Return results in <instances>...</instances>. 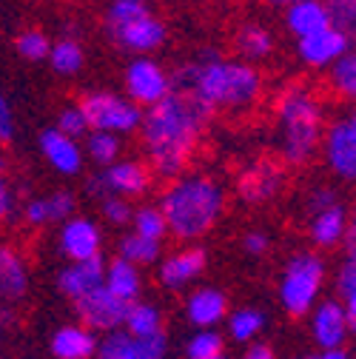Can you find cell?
Returning a JSON list of instances; mask_svg holds the SVG:
<instances>
[{"label": "cell", "instance_id": "6da1fadb", "mask_svg": "<svg viewBox=\"0 0 356 359\" xmlns=\"http://www.w3.org/2000/svg\"><path fill=\"white\" fill-rule=\"evenodd\" d=\"M211 114L214 111L208 106L180 88H171L157 106L146 109L140 137L149 157V171L163 180H177L186 174Z\"/></svg>", "mask_w": 356, "mask_h": 359}, {"label": "cell", "instance_id": "7a4b0ae2", "mask_svg": "<svg viewBox=\"0 0 356 359\" xmlns=\"http://www.w3.org/2000/svg\"><path fill=\"white\" fill-rule=\"evenodd\" d=\"M171 88L194 95L211 111H245L262 97V72L242 60H226L214 52L200 55L171 77Z\"/></svg>", "mask_w": 356, "mask_h": 359}, {"label": "cell", "instance_id": "3957f363", "mask_svg": "<svg viewBox=\"0 0 356 359\" xmlns=\"http://www.w3.org/2000/svg\"><path fill=\"white\" fill-rule=\"evenodd\" d=\"M157 208L174 240L194 243L219 222L226 211V189L211 174H180L163 191Z\"/></svg>", "mask_w": 356, "mask_h": 359}, {"label": "cell", "instance_id": "277c9868", "mask_svg": "<svg viewBox=\"0 0 356 359\" xmlns=\"http://www.w3.org/2000/svg\"><path fill=\"white\" fill-rule=\"evenodd\" d=\"M277 123H280V149L285 163L305 165L317 157L322 131H325V109L322 100L308 86L294 83L285 86L277 103Z\"/></svg>", "mask_w": 356, "mask_h": 359}, {"label": "cell", "instance_id": "5b68a950", "mask_svg": "<svg viewBox=\"0 0 356 359\" xmlns=\"http://www.w3.org/2000/svg\"><path fill=\"white\" fill-rule=\"evenodd\" d=\"M103 26L114 46L135 57H149L168 37L165 23L146 4H131V0H111Z\"/></svg>", "mask_w": 356, "mask_h": 359}, {"label": "cell", "instance_id": "8992f818", "mask_svg": "<svg viewBox=\"0 0 356 359\" xmlns=\"http://www.w3.org/2000/svg\"><path fill=\"white\" fill-rule=\"evenodd\" d=\"M325 283H328V262L320 251L305 248V251L291 254V259L285 262L280 274V285H277L282 311L294 320L308 317L314 311V305L322 299Z\"/></svg>", "mask_w": 356, "mask_h": 359}, {"label": "cell", "instance_id": "52a82bcc", "mask_svg": "<svg viewBox=\"0 0 356 359\" xmlns=\"http://www.w3.org/2000/svg\"><path fill=\"white\" fill-rule=\"evenodd\" d=\"M77 106L85 114L88 131H106L123 137V134L140 131V123H143L140 106H135L125 95H114V92H106V88L85 92Z\"/></svg>", "mask_w": 356, "mask_h": 359}, {"label": "cell", "instance_id": "ba28073f", "mask_svg": "<svg viewBox=\"0 0 356 359\" xmlns=\"http://www.w3.org/2000/svg\"><path fill=\"white\" fill-rule=\"evenodd\" d=\"M154 174L143 160H117L106 168H100L95 177H88L85 191L103 200V197H120V200H137L146 197L151 189Z\"/></svg>", "mask_w": 356, "mask_h": 359}, {"label": "cell", "instance_id": "9c48e42d", "mask_svg": "<svg viewBox=\"0 0 356 359\" xmlns=\"http://www.w3.org/2000/svg\"><path fill=\"white\" fill-rule=\"evenodd\" d=\"M320 149L325 154L328 168L339 180H345V183H353V177H356V117L342 114L331 126H325Z\"/></svg>", "mask_w": 356, "mask_h": 359}, {"label": "cell", "instance_id": "30bf717a", "mask_svg": "<svg viewBox=\"0 0 356 359\" xmlns=\"http://www.w3.org/2000/svg\"><path fill=\"white\" fill-rule=\"evenodd\" d=\"M171 92V74L154 57H135L125 66V97L140 106L151 109Z\"/></svg>", "mask_w": 356, "mask_h": 359}, {"label": "cell", "instance_id": "8fae6325", "mask_svg": "<svg viewBox=\"0 0 356 359\" xmlns=\"http://www.w3.org/2000/svg\"><path fill=\"white\" fill-rule=\"evenodd\" d=\"M308 325H310V337L320 351H331V348H348L350 334H353V323L348 320L345 308L336 299H320L314 305V311L308 313Z\"/></svg>", "mask_w": 356, "mask_h": 359}, {"label": "cell", "instance_id": "7c38bea8", "mask_svg": "<svg viewBox=\"0 0 356 359\" xmlns=\"http://www.w3.org/2000/svg\"><path fill=\"white\" fill-rule=\"evenodd\" d=\"M128 305L120 302L117 297H111L106 288H97L92 294H85L74 302V313L83 328L95 331V334H111L123 328Z\"/></svg>", "mask_w": 356, "mask_h": 359}, {"label": "cell", "instance_id": "4fadbf2b", "mask_svg": "<svg viewBox=\"0 0 356 359\" xmlns=\"http://www.w3.org/2000/svg\"><path fill=\"white\" fill-rule=\"evenodd\" d=\"M57 248L69 262L103 257V229L92 217H69L57 231Z\"/></svg>", "mask_w": 356, "mask_h": 359}, {"label": "cell", "instance_id": "5bb4252c", "mask_svg": "<svg viewBox=\"0 0 356 359\" xmlns=\"http://www.w3.org/2000/svg\"><path fill=\"white\" fill-rule=\"evenodd\" d=\"M282 186H285V168L271 160L251 163L237 177V194L242 203H251V205L271 203L282 191Z\"/></svg>", "mask_w": 356, "mask_h": 359}, {"label": "cell", "instance_id": "9a60e30c", "mask_svg": "<svg viewBox=\"0 0 356 359\" xmlns=\"http://www.w3.org/2000/svg\"><path fill=\"white\" fill-rule=\"evenodd\" d=\"M205 265H208V251L205 248H200V245H183V248L171 251L168 257H163L157 280L168 291H183V288L194 285L203 277Z\"/></svg>", "mask_w": 356, "mask_h": 359}, {"label": "cell", "instance_id": "2e32d148", "mask_svg": "<svg viewBox=\"0 0 356 359\" xmlns=\"http://www.w3.org/2000/svg\"><path fill=\"white\" fill-rule=\"evenodd\" d=\"M353 46L350 34L325 26L314 34H308L302 40H296V55L308 69H331L342 55H348Z\"/></svg>", "mask_w": 356, "mask_h": 359}, {"label": "cell", "instance_id": "e0dca14e", "mask_svg": "<svg viewBox=\"0 0 356 359\" xmlns=\"http://www.w3.org/2000/svg\"><path fill=\"white\" fill-rule=\"evenodd\" d=\"M37 149H40L43 160H46V163H49L57 174H63V177H77V174H83V168H85V154H83L80 140L66 137V134H60L57 128L40 131Z\"/></svg>", "mask_w": 356, "mask_h": 359}, {"label": "cell", "instance_id": "ac0fdd59", "mask_svg": "<svg viewBox=\"0 0 356 359\" xmlns=\"http://www.w3.org/2000/svg\"><path fill=\"white\" fill-rule=\"evenodd\" d=\"M29 288H32V271L26 257L20 254L18 245L0 243V302L18 305L29 297Z\"/></svg>", "mask_w": 356, "mask_h": 359}, {"label": "cell", "instance_id": "d6986e66", "mask_svg": "<svg viewBox=\"0 0 356 359\" xmlns=\"http://www.w3.org/2000/svg\"><path fill=\"white\" fill-rule=\"evenodd\" d=\"M228 317V297L214 285H200L186 297V320L197 331H214Z\"/></svg>", "mask_w": 356, "mask_h": 359}, {"label": "cell", "instance_id": "ffe728a7", "mask_svg": "<svg viewBox=\"0 0 356 359\" xmlns=\"http://www.w3.org/2000/svg\"><path fill=\"white\" fill-rule=\"evenodd\" d=\"M348 231H350V214H348L345 203H334L325 211L310 214L308 237L314 243V251H331V248L342 245Z\"/></svg>", "mask_w": 356, "mask_h": 359}, {"label": "cell", "instance_id": "44dd1931", "mask_svg": "<svg viewBox=\"0 0 356 359\" xmlns=\"http://www.w3.org/2000/svg\"><path fill=\"white\" fill-rule=\"evenodd\" d=\"M77 208V194L74 191H52V194H43L34 197L23 205V219L29 222L32 229H46V226H63L69 217H74Z\"/></svg>", "mask_w": 356, "mask_h": 359}, {"label": "cell", "instance_id": "7402d4cb", "mask_svg": "<svg viewBox=\"0 0 356 359\" xmlns=\"http://www.w3.org/2000/svg\"><path fill=\"white\" fill-rule=\"evenodd\" d=\"M103 271H106V259L103 257L83 259V262H69L57 274V288H60L63 297L77 302L80 297L103 288Z\"/></svg>", "mask_w": 356, "mask_h": 359}, {"label": "cell", "instance_id": "603a6c76", "mask_svg": "<svg viewBox=\"0 0 356 359\" xmlns=\"http://www.w3.org/2000/svg\"><path fill=\"white\" fill-rule=\"evenodd\" d=\"M100 337L83 325H63L52 334L49 351L55 359H95Z\"/></svg>", "mask_w": 356, "mask_h": 359}, {"label": "cell", "instance_id": "cb8c5ba5", "mask_svg": "<svg viewBox=\"0 0 356 359\" xmlns=\"http://www.w3.org/2000/svg\"><path fill=\"white\" fill-rule=\"evenodd\" d=\"M103 288L111 297H117L120 302H125V305L137 302L143 297V274H140V268L125 262V259H120V257L109 259L106 271H103Z\"/></svg>", "mask_w": 356, "mask_h": 359}, {"label": "cell", "instance_id": "d4e9b609", "mask_svg": "<svg viewBox=\"0 0 356 359\" xmlns=\"http://www.w3.org/2000/svg\"><path fill=\"white\" fill-rule=\"evenodd\" d=\"M285 26H288V32L296 40H302L308 34H314V32L331 26L325 4H322V0H296L294 6L285 9Z\"/></svg>", "mask_w": 356, "mask_h": 359}, {"label": "cell", "instance_id": "484cf974", "mask_svg": "<svg viewBox=\"0 0 356 359\" xmlns=\"http://www.w3.org/2000/svg\"><path fill=\"white\" fill-rule=\"evenodd\" d=\"M234 46H237L240 60L254 66V63H259L265 57H271V52H274V34L265 26H259V23H245L237 32V37H234Z\"/></svg>", "mask_w": 356, "mask_h": 359}, {"label": "cell", "instance_id": "4316f807", "mask_svg": "<svg viewBox=\"0 0 356 359\" xmlns=\"http://www.w3.org/2000/svg\"><path fill=\"white\" fill-rule=\"evenodd\" d=\"M123 331L131 339H146L154 334H163V311L151 302H131L125 311V320H123Z\"/></svg>", "mask_w": 356, "mask_h": 359}, {"label": "cell", "instance_id": "83f0119b", "mask_svg": "<svg viewBox=\"0 0 356 359\" xmlns=\"http://www.w3.org/2000/svg\"><path fill=\"white\" fill-rule=\"evenodd\" d=\"M268 325V317L259 308H237L226 317V328H228V339L237 345H251L259 339V334Z\"/></svg>", "mask_w": 356, "mask_h": 359}, {"label": "cell", "instance_id": "f1b7e54d", "mask_svg": "<svg viewBox=\"0 0 356 359\" xmlns=\"http://www.w3.org/2000/svg\"><path fill=\"white\" fill-rule=\"evenodd\" d=\"M49 63L55 69V74L60 77H74L83 72L85 66V52L80 46V40L74 37H60L52 43V49H49Z\"/></svg>", "mask_w": 356, "mask_h": 359}, {"label": "cell", "instance_id": "f546056e", "mask_svg": "<svg viewBox=\"0 0 356 359\" xmlns=\"http://www.w3.org/2000/svg\"><path fill=\"white\" fill-rule=\"evenodd\" d=\"M334 299L345 308L348 320L356 325V254H345L334 277Z\"/></svg>", "mask_w": 356, "mask_h": 359}, {"label": "cell", "instance_id": "4dcf8cb0", "mask_svg": "<svg viewBox=\"0 0 356 359\" xmlns=\"http://www.w3.org/2000/svg\"><path fill=\"white\" fill-rule=\"evenodd\" d=\"M83 154L85 160H92L97 168H106L111 163L120 160V151H123V140L117 134H106V131H88L83 137Z\"/></svg>", "mask_w": 356, "mask_h": 359}, {"label": "cell", "instance_id": "1f68e13d", "mask_svg": "<svg viewBox=\"0 0 356 359\" xmlns=\"http://www.w3.org/2000/svg\"><path fill=\"white\" fill-rule=\"evenodd\" d=\"M117 257L131 262V265H137V268L154 265L163 257V243H154V240H146L137 234H123L117 243Z\"/></svg>", "mask_w": 356, "mask_h": 359}, {"label": "cell", "instance_id": "d6a6232c", "mask_svg": "<svg viewBox=\"0 0 356 359\" xmlns=\"http://www.w3.org/2000/svg\"><path fill=\"white\" fill-rule=\"evenodd\" d=\"M131 234L137 237H146V240H154V243H163L168 237V229H165V217L157 205H137L135 214H131Z\"/></svg>", "mask_w": 356, "mask_h": 359}, {"label": "cell", "instance_id": "836d02e7", "mask_svg": "<svg viewBox=\"0 0 356 359\" xmlns=\"http://www.w3.org/2000/svg\"><path fill=\"white\" fill-rule=\"evenodd\" d=\"M226 356V337L214 331H194L186 342V359H219Z\"/></svg>", "mask_w": 356, "mask_h": 359}, {"label": "cell", "instance_id": "e575fe53", "mask_svg": "<svg viewBox=\"0 0 356 359\" xmlns=\"http://www.w3.org/2000/svg\"><path fill=\"white\" fill-rule=\"evenodd\" d=\"M328 83H331V88L339 97H345V100L356 97V57H353V52L342 55L328 69Z\"/></svg>", "mask_w": 356, "mask_h": 359}, {"label": "cell", "instance_id": "d590c367", "mask_svg": "<svg viewBox=\"0 0 356 359\" xmlns=\"http://www.w3.org/2000/svg\"><path fill=\"white\" fill-rule=\"evenodd\" d=\"M49 49H52V40L46 32H40V29H26L18 34L15 40V52L23 57V60H46L49 57Z\"/></svg>", "mask_w": 356, "mask_h": 359}, {"label": "cell", "instance_id": "8d00e7d4", "mask_svg": "<svg viewBox=\"0 0 356 359\" xmlns=\"http://www.w3.org/2000/svg\"><path fill=\"white\" fill-rule=\"evenodd\" d=\"M95 359H135V339H131L123 328L103 334V339L97 342Z\"/></svg>", "mask_w": 356, "mask_h": 359}, {"label": "cell", "instance_id": "74e56055", "mask_svg": "<svg viewBox=\"0 0 356 359\" xmlns=\"http://www.w3.org/2000/svg\"><path fill=\"white\" fill-rule=\"evenodd\" d=\"M325 12H328V23L345 34L353 37L356 29V0H322Z\"/></svg>", "mask_w": 356, "mask_h": 359}, {"label": "cell", "instance_id": "f35d334b", "mask_svg": "<svg viewBox=\"0 0 356 359\" xmlns=\"http://www.w3.org/2000/svg\"><path fill=\"white\" fill-rule=\"evenodd\" d=\"M55 128H57L60 134H66V137H71V140H83L85 134H88V123H85L83 109H80L77 103L63 106L60 114H57V126H55Z\"/></svg>", "mask_w": 356, "mask_h": 359}, {"label": "cell", "instance_id": "ab89813d", "mask_svg": "<svg viewBox=\"0 0 356 359\" xmlns=\"http://www.w3.org/2000/svg\"><path fill=\"white\" fill-rule=\"evenodd\" d=\"M100 214H103V219L109 222V226L123 229V226H128V222H131L135 205H131L128 200H120V197H103L100 200Z\"/></svg>", "mask_w": 356, "mask_h": 359}, {"label": "cell", "instance_id": "60d3db41", "mask_svg": "<svg viewBox=\"0 0 356 359\" xmlns=\"http://www.w3.org/2000/svg\"><path fill=\"white\" fill-rule=\"evenodd\" d=\"M168 356V337L154 334L146 339H135V359H165Z\"/></svg>", "mask_w": 356, "mask_h": 359}, {"label": "cell", "instance_id": "b9f144b4", "mask_svg": "<svg viewBox=\"0 0 356 359\" xmlns=\"http://www.w3.org/2000/svg\"><path fill=\"white\" fill-rule=\"evenodd\" d=\"M15 211H18V197H15V189L6 177V165L0 160V226L9 222L15 217Z\"/></svg>", "mask_w": 356, "mask_h": 359}, {"label": "cell", "instance_id": "7bdbcfd3", "mask_svg": "<svg viewBox=\"0 0 356 359\" xmlns=\"http://www.w3.org/2000/svg\"><path fill=\"white\" fill-rule=\"evenodd\" d=\"M334 203H339L336 191H334V189H328V186H317V189H310L305 208H308V214H317V211H325V208H331Z\"/></svg>", "mask_w": 356, "mask_h": 359}, {"label": "cell", "instance_id": "ee69618b", "mask_svg": "<svg viewBox=\"0 0 356 359\" xmlns=\"http://www.w3.org/2000/svg\"><path fill=\"white\" fill-rule=\"evenodd\" d=\"M15 128H18V123H15V109H12L9 97L0 92V143H9V140L15 137Z\"/></svg>", "mask_w": 356, "mask_h": 359}, {"label": "cell", "instance_id": "f6af8a7d", "mask_svg": "<svg viewBox=\"0 0 356 359\" xmlns=\"http://www.w3.org/2000/svg\"><path fill=\"white\" fill-rule=\"evenodd\" d=\"M242 248H245L248 257H265V254H268V248H271V237L265 234L262 229H251L242 237Z\"/></svg>", "mask_w": 356, "mask_h": 359}, {"label": "cell", "instance_id": "bcb514c9", "mask_svg": "<svg viewBox=\"0 0 356 359\" xmlns=\"http://www.w3.org/2000/svg\"><path fill=\"white\" fill-rule=\"evenodd\" d=\"M240 359H280V356H277V351H274L268 342L256 339V342H251V345H245V348H242Z\"/></svg>", "mask_w": 356, "mask_h": 359}, {"label": "cell", "instance_id": "7dc6e473", "mask_svg": "<svg viewBox=\"0 0 356 359\" xmlns=\"http://www.w3.org/2000/svg\"><path fill=\"white\" fill-rule=\"evenodd\" d=\"M314 359H353L348 348H331V351H317Z\"/></svg>", "mask_w": 356, "mask_h": 359}, {"label": "cell", "instance_id": "c3c4849f", "mask_svg": "<svg viewBox=\"0 0 356 359\" xmlns=\"http://www.w3.org/2000/svg\"><path fill=\"white\" fill-rule=\"evenodd\" d=\"M268 6H280V9H288V6H294L296 0H265Z\"/></svg>", "mask_w": 356, "mask_h": 359}, {"label": "cell", "instance_id": "681fc988", "mask_svg": "<svg viewBox=\"0 0 356 359\" xmlns=\"http://www.w3.org/2000/svg\"><path fill=\"white\" fill-rule=\"evenodd\" d=\"M131 4H146V0H131Z\"/></svg>", "mask_w": 356, "mask_h": 359}, {"label": "cell", "instance_id": "f907efd6", "mask_svg": "<svg viewBox=\"0 0 356 359\" xmlns=\"http://www.w3.org/2000/svg\"><path fill=\"white\" fill-rule=\"evenodd\" d=\"M299 359H314V353H310V356H299Z\"/></svg>", "mask_w": 356, "mask_h": 359}, {"label": "cell", "instance_id": "816d5d0a", "mask_svg": "<svg viewBox=\"0 0 356 359\" xmlns=\"http://www.w3.org/2000/svg\"><path fill=\"white\" fill-rule=\"evenodd\" d=\"M219 359H228V356H219Z\"/></svg>", "mask_w": 356, "mask_h": 359}, {"label": "cell", "instance_id": "f5cc1de1", "mask_svg": "<svg viewBox=\"0 0 356 359\" xmlns=\"http://www.w3.org/2000/svg\"><path fill=\"white\" fill-rule=\"evenodd\" d=\"M0 334H4V328H0Z\"/></svg>", "mask_w": 356, "mask_h": 359}]
</instances>
